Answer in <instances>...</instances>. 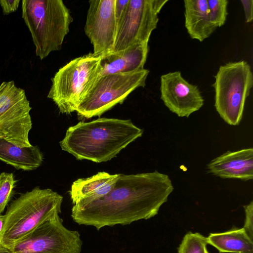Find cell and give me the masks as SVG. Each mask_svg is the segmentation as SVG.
<instances>
[{
	"instance_id": "obj_1",
	"label": "cell",
	"mask_w": 253,
	"mask_h": 253,
	"mask_svg": "<svg viewBox=\"0 0 253 253\" xmlns=\"http://www.w3.org/2000/svg\"><path fill=\"white\" fill-rule=\"evenodd\" d=\"M174 189L169 176L157 170L135 174H119L106 196L84 205H74L73 220L97 230L126 225L158 214Z\"/></svg>"
},
{
	"instance_id": "obj_2",
	"label": "cell",
	"mask_w": 253,
	"mask_h": 253,
	"mask_svg": "<svg viewBox=\"0 0 253 253\" xmlns=\"http://www.w3.org/2000/svg\"><path fill=\"white\" fill-rule=\"evenodd\" d=\"M143 133L130 120L99 118L69 127L59 143L78 160L101 163L116 157Z\"/></svg>"
},
{
	"instance_id": "obj_10",
	"label": "cell",
	"mask_w": 253,
	"mask_h": 253,
	"mask_svg": "<svg viewBox=\"0 0 253 253\" xmlns=\"http://www.w3.org/2000/svg\"><path fill=\"white\" fill-rule=\"evenodd\" d=\"M82 246L79 232L66 227L58 215L17 243L11 253H81Z\"/></svg>"
},
{
	"instance_id": "obj_25",
	"label": "cell",
	"mask_w": 253,
	"mask_h": 253,
	"mask_svg": "<svg viewBox=\"0 0 253 253\" xmlns=\"http://www.w3.org/2000/svg\"><path fill=\"white\" fill-rule=\"evenodd\" d=\"M247 23H250L253 19V0H241Z\"/></svg>"
},
{
	"instance_id": "obj_4",
	"label": "cell",
	"mask_w": 253,
	"mask_h": 253,
	"mask_svg": "<svg viewBox=\"0 0 253 253\" xmlns=\"http://www.w3.org/2000/svg\"><path fill=\"white\" fill-rule=\"evenodd\" d=\"M22 17L41 60L61 48L73 21L62 0H22Z\"/></svg>"
},
{
	"instance_id": "obj_13",
	"label": "cell",
	"mask_w": 253,
	"mask_h": 253,
	"mask_svg": "<svg viewBox=\"0 0 253 253\" xmlns=\"http://www.w3.org/2000/svg\"><path fill=\"white\" fill-rule=\"evenodd\" d=\"M208 171L222 178H237L244 181L253 178V149L227 151L211 160Z\"/></svg>"
},
{
	"instance_id": "obj_21",
	"label": "cell",
	"mask_w": 253,
	"mask_h": 253,
	"mask_svg": "<svg viewBox=\"0 0 253 253\" xmlns=\"http://www.w3.org/2000/svg\"><path fill=\"white\" fill-rule=\"evenodd\" d=\"M211 20L215 26L220 27L226 20L228 0H207Z\"/></svg>"
},
{
	"instance_id": "obj_15",
	"label": "cell",
	"mask_w": 253,
	"mask_h": 253,
	"mask_svg": "<svg viewBox=\"0 0 253 253\" xmlns=\"http://www.w3.org/2000/svg\"><path fill=\"white\" fill-rule=\"evenodd\" d=\"M119 174L98 172L90 177L75 180L69 192L73 204L84 205L104 197L114 187Z\"/></svg>"
},
{
	"instance_id": "obj_3",
	"label": "cell",
	"mask_w": 253,
	"mask_h": 253,
	"mask_svg": "<svg viewBox=\"0 0 253 253\" xmlns=\"http://www.w3.org/2000/svg\"><path fill=\"white\" fill-rule=\"evenodd\" d=\"M62 195L50 189L36 187L20 194L7 208L0 245L9 250L44 222L61 212Z\"/></svg>"
},
{
	"instance_id": "obj_17",
	"label": "cell",
	"mask_w": 253,
	"mask_h": 253,
	"mask_svg": "<svg viewBox=\"0 0 253 253\" xmlns=\"http://www.w3.org/2000/svg\"><path fill=\"white\" fill-rule=\"evenodd\" d=\"M43 159V154L37 146L20 147L0 137V160L16 169L35 170Z\"/></svg>"
},
{
	"instance_id": "obj_8",
	"label": "cell",
	"mask_w": 253,
	"mask_h": 253,
	"mask_svg": "<svg viewBox=\"0 0 253 253\" xmlns=\"http://www.w3.org/2000/svg\"><path fill=\"white\" fill-rule=\"evenodd\" d=\"M32 108L24 89L14 81L0 85V137L20 147L32 146L29 132L32 127Z\"/></svg>"
},
{
	"instance_id": "obj_22",
	"label": "cell",
	"mask_w": 253,
	"mask_h": 253,
	"mask_svg": "<svg viewBox=\"0 0 253 253\" xmlns=\"http://www.w3.org/2000/svg\"><path fill=\"white\" fill-rule=\"evenodd\" d=\"M245 212V220L243 227L249 237L253 240V202L244 206Z\"/></svg>"
},
{
	"instance_id": "obj_9",
	"label": "cell",
	"mask_w": 253,
	"mask_h": 253,
	"mask_svg": "<svg viewBox=\"0 0 253 253\" xmlns=\"http://www.w3.org/2000/svg\"><path fill=\"white\" fill-rule=\"evenodd\" d=\"M168 0H129L120 20L112 52L148 42L156 28L159 13Z\"/></svg>"
},
{
	"instance_id": "obj_19",
	"label": "cell",
	"mask_w": 253,
	"mask_h": 253,
	"mask_svg": "<svg viewBox=\"0 0 253 253\" xmlns=\"http://www.w3.org/2000/svg\"><path fill=\"white\" fill-rule=\"evenodd\" d=\"M208 244L207 237L199 233L190 232L183 237L178 253H205Z\"/></svg>"
},
{
	"instance_id": "obj_18",
	"label": "cell",
	"mask_w": 253,
	"mask_h": 253,
	"mask_svg": "<svg viewBox=\"0 0 253 253\" xmlns=\"http://www.w3.org/2000/svg\"><path fill=\"white\" fill-rule=\"evenodd\" d=\"M207 238L220 253H253V240L243 228L211 233Z\"/></svg>"
},
{
	"instance_id": "obj_5",
	"label": "cell",
	"mask_w": 253,
	"mask_h": 253,
	"mask_svg": "<svg viewBox=\"0 0 253 253\" xmlns=\"http://www.w3.org/2000/svg\"><path fill=\"white\" fill-rule=\"evenodd\" d=\"M101 71V57L90 53L76 58L52 78L47 97L62 114L76 111L100 77Z\"/></svg>"
},
{
	"instance_id": "obj_7",
	"label": "cell",
	"mask_w": 253,
	"mask_h": 253,
	"mask_svg": "<svg viewBox=\"0 0 253 253\" xmlns=\"http://www.w3.org/2000/svg\"><path fill=\"white\" fill-rule=\"evenodd\" d=\"M149 73L146 69L100 76L76 112L81 118L100 116L118 104H122L136 88L146 85Z\"/></svg>"
},
{
	"instance_id": "obj_26",
	"label": "cell",
	"mask_w": 253,
	"mask_h": 253,
	"mask_svg": "<svg viewBox=\"0 0 253 253\" xmlns=\"http://www.w3.org/2000/svg\"><path fill=\"white\" fill-rule=\"evenodd\" d=\"M4 222V216L2 214H0V236L1 233Z\"/></svg>"
},
{
	"instance_id": "obj_24",
	"label": "cell",
	"mask_w": 253,
	"mask_h": 253,
	"mask_svg": "<svg viewBox=\"0 0 253 253\" xmlns=\"http://www.w3.org/2000/svg\"><path fill=\"white\" fill-rule=\"evenodd\" d=\"M128 2L129 0H116L115 15L118 24L125 12Z\"/></svg>"
},
{
	"instance_id": "obj_6",
	"label": "cell",
	"mask_w": 253,
	"mask_h": 253,
	"mask_svg": "<svg viewBox=\"0 0 253 253\" xmlns=\"http://www.w3.org/2000/svg\"><path fill=\"white\" fill-rule=\"evenodd\" d=\"M214 77L216 110L228 124L237 126L253 84L251 66L244 60L229 62L220 66Z\"/></svg>"
},
{
	"instance_id": "obj_16",
	"label": "cell",
	"mask_w": 253,
	"mask_h": 253,
	"mask_svg": "<svg viewBox=\"0 0 253 253\" xmlns=\"http://www.w3.org/2000/svg\"><path fill=\"white\" fill-rule=\"evenodd\" d=\"M185 27L192 39L203 42L217 27L212 22L207 0H185Z\"/></svg>"
},
{
	"instance_id": "obj_11",
	"label": "cell",
	"mask_w": 253,
	"mask_h": 253,
	"mask_svg": "<svg viewBox=\"0 0 253 253\" xmlns=\"http://www.w3.org/2000/svg\"><path fill=\"white\" fill-rule=\"evenodd\" d=\"M116 0H89L84 32L93 45V54L102 57L114 49L118 23Z\"/></svg>"
},
{
	"instance_id": "obj_28",
	"label": "cell",
	"mask_w": 253,
	"mask_h": 253,
	"mask_svg": "<svg viewBox=\"0 0 253 253\" xmlns=\"http://www.w3.org/2000/svg\"><path fill=\"white\" fill-rule=\"evenodd\" d=\"M205 253H209V252L208 251V250H207L206 251Z\"/></svg>"
},
{
	"instance_id": "obj_23",
	"label": "cell",
	"mask_w": 253,
	"mask_h": 253,
	"mask_svg": "<svg viewBox=\"0 0 253 253\" xmlns=\"http://www.w3.org/2000/svg\"><path fill=\"white\" fill-rule=\"evenodd\" d=\"M19 2V0H0V5L3 13L7 15L15 11L18 7Z\"/></svg>"
},
{
	"instance_id": "obj_14",
	"label": "cell",
	"mask_w": 253,
	"mask_h": 253,
	"mask_svg": "<svg viewBox=\"0 0 253 253\" xmlns=\"http://www.w3.org/2000/svg\"><path fill=\"white\" fill-rule=\"evenodd\" d=\"M148 51V42H145L101 57L100 77L144 69Z\"/></svg>"
},
{
	"instance_id": "obj_12",
	"label": "cell",
	"mask_w": 253,
	"mask_h": 253,
	"mask_svg": "<svg viewBox=\"0 0 253 253\" xmlns=\"http://www.w3.org/2000/svg\"><path fill=\"white\" fill-rule=\"evenodd\" d=\"M161 99L166 107L180 117H188L204 105L198 87L186 81L180 71L161 76Z\"/></svg>"
},
{
	"instance_id": "obj_27",
	"label": "cell",
	"mask_w": 253,
	"mask_h": 253,
	"mask_svg": "<svg viewBox=\"0 0 253 253\" xmlns=\"http://www.w3.org/2000/svg\"><path fill=\"white\" fill-rule=\"evenodd\" d=\"M0 253H11L10 251L0 245Z\"/></svg>"
},
{
	"instance_id": "obj_20",
	"label": "cell",
	"mask_w": 253,
	"mask_h": 253,
	"mask_svg": "<svg viewBox=\"0 0 253 253\" xmlns=\"http://www.w3.org/2000/svg\"><path fill=\"white\" fill-rule=\"evenodd\" d=\"M16 182L13 173L3 172L0 174V214L10 200Z\"/></svg>"
}]
</instances>
